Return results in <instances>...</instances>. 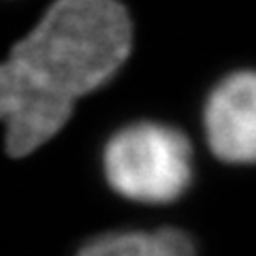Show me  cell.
<instances>
[{
	"instance_id": "obj_1",
	"label": "cell",
	"mask_w": 256,
	"mask_h": 256,
	"mask_svg": "<svg viewBox=\"0 0 256 256\" xmlns=\"http://www.w3.org/2000/svg\"><path fill=\"white\" fill-rule=\"evenodd\" d=\"M132 24L118 0H56L6 62L28 86L75 105L126 62Z\"/></svg>"
},
{
	"instance_id": "obj_2",
	"label": "cell",
	"mask_w": 256,
	"mask_h": 256,
	"mask_svg": "<svg viewBox=\"0 0 256 256\" xmlns=\"http://www.w3.org/2000/svg\"><path fill=\"white\" fill-rule=\"evenodd\" d=\"M107 184L134 203H173L192 182V148L178 128L158 122L128 124L102 152Z\"/></svg>"
},
{
	"instance_id": "obj_3",
	"label": "cell",
	"mask_w": 256,
	"mask_h": 256,
	"mask_svg": "<svg viewBox=\"0 0 256 256\" xmlns=\"http://www.w3.org/2000/svg\"><path fill=\"white\" fill-rule=\"evenodd\" d=\"M214 156L228 164H256V70H235L214 88L203 111Z\"/></svg>"
},
{
	"instance_id": "obj_4",
	"label": "cell",
	"mask_w": 256,
	"mask_h": 256,
	"mask_svg": "<svg viewBox=\"0 0 256 256\" xmlns=\"http://www.w3.org/2000/svg\"><path fill=\"white\" fill-rule=\"evenodd\" d=\"M70 114V105L36 92L9 62H0V122L6 126V150L11 156H26L38 150L62 130Z\"/></svg>"
},
{
	"instance_id": "obj_5",
	"label": "cell",
	"mask_w": 256,
	"mask_h": 256,
	"mask_svg": "<svg viewBox=\"0 0 256 256\" xmlns=\"http://www.w3.org/2000/svg\"><path fill=\"white\" fill-rule=\"evenodd\" d=\"M79 256H196L190 237L175 228L109 233L92 239Z\"/></svg>"
}]
</instances>
